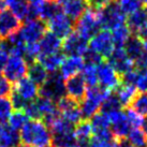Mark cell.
I'll list each match as a JSON object with an SVG mask.
<instances>
[{"label": "cell", "instance_id": "cell-1", "mask_svg": "<svg viewBox=\"0 0 147 147\" xmlns=\"http://www.w3.org/2000/svg\"><path fill=\"white\" fill-rule=\"evenodd\" d=\"M21 142L30 147H44L51 144V131L42 120H28L21 129Z\"/></svg>", "mask_w": 147, "mask_h": 147}, {"label": "cell", "instance_id": "cell-2", "mask_svg": "<svg viewBox=\"0 0 147 147\" xmlns=\"http://www.w3.org/2000/svg\"><path fill=\"white\" fill-rule=\"evenodd\" d=\"M110 92L111 90L105 89L99 85L87 87L85 97L82 100V102L80 103L83 119L89 120V118H91L96 113H98L102 102Z\"/></svg>", "mask_w": 147, "mask_h": 147}, {"label": "cell", "instance_id": "cell-3", "mask_svg": "<svg viewBox=\"0 0 147 147\" xmlns=\"http://www.w3.org/2000/svg\"><path fill=\"white\" fill-rule=\"evenodd\" d=\"M100 26L104 30H114L119 26L125 25L126 15L120 10L116 0H113L106 7L98 10Z\"/></svg>", "mask_w": 147, "mask_h": 147}, {"label": "cell", "instance_id": "cell-4", "mask_svg": "<svg viewBox=\"0 0 147 147\" xmlns=\"http://www.w3.org/2000/svg\"><path fill=\"white\" fill-rule=\"evenodd\" d=\"M39 96L57 102L65 97V81L59 71L49 74V78L43 85L39 87Z\"/></svg>", "mask_w": 147, "mask_h": 147}, {"label": "cell", "instance_id": "cell-5", "mask_svg": "<svg viewBox=\"0 0 147 147\" xmlns=\"http://www.w3.org/2000/svg\"><path fill=\"white\" fill-rule=\"evenodd\" d=\"M101 28L99 20L98 10L88 9L82 16L75 22V32L80 34L85 40L89 41Z\"/></svg>", "mask_w": 147, "mask_h": 147}, {"label": "cell", "instance_id": "cell-6", "mask_svg": "<svg viewBox=\"0 0 147 147\" xmlns=\"http://www.w3.org/2000/svg\"><path fill=\"white\" fill-rule=\"evenodd\" d=\"M88 49L99 54L103 59H107L113 53L115 44L110 30H100L90 39Z\"/></svg>", "mask_w": 147, "mask_h": 147}, {"label": "cell", "instance_id": "cell-7", "mask_svg": "<svg viewBox=\"0 0 147 147\" xmlns=\"http://www.w3.org/2000/svg\"><path fill=\"white\" fill-rule=\"evenodd\" d=\"M49 28L45 22L41 20H34V21L25 22V24L22 25L18 34L26 44H33L40 41L43 34Z\"/></svg>", "mask_w": 147, "mask_h": 147}, {"label": "cell", "instance_id": "cell-8", "mask_svg": "<svg viewBox=\"0 0 147 147\" xmlns=\"http://www.w3.org/2000/svg\"><path fill=\"white\" fill-rule=\"evenodd\" d=\"M27 71H28V63L24 58L22 56L11 55V57H9L8 62L4 67V78L11 84L12 83L15 84L18 81H21L22 78H24L25 75H27Z\"/></svg>", "mask_w": 147, "mask_h": 147}, {"label": "cell", "instance_id": "cell-9", "mask_svg": "<svg viewBox=\"0 0 147 147\" xmlns=\"http://www.w3.org/2000/svg\"><path fill=\"white\" fill-rule=\"evenodd\" d=\"M97 75H98V83L101 87L105 89H116L121 84L119 74L106 60H103L101 63L97 65Z\"/></svg>", "mask_w": 147, "mask_h": 147}, {"label": "cell", "instance_id": "cell-10", "mask_svg": "<svg viewBox=\"0 0 147 147\" xmlns=\"http://www.w3.org/2000/svg\"><path fill=\"white\" fill-rule=\"evenodd\" d=\"M57 110L60 113V116L72 125H78L81 120H83V116L80 109V103L74 101L69 97H63L59 101L56 102Z\"/></svg>", "mask_w": 147, "mask_h": 147}, {"label": "cell", "instance_id": "cell-11", "mask_svg": "<svg viewBox=\"0 0 147 147\" xmlns=\"http://www.w3.org/2000/svg\"><path fill=\"white\" fill-rule=\"evenodd\" d=\"M88 42L76 32H71L62 41V53L68 56L83 57L88 49Z\"/></svg>", "mask_w": 147, "mask_h": 147}, {"label": "cell", "instance_id": "cell-12", "mask_svg": "<svg viewBox=\"0 0 147 147\" xmlns=\"http://www.w3.org/2000/svg\"><path fill=\"white\" fill-rule=\"evenodd\" d=\"M46 24L49 31L60 39H65V37H68L74 28L73 21L67 16L62 11L52 17Z\"/></svg>", "mask_w": 147, "mask_h": 147}, {"label": "cell", "instance_id": "cell-13", "mask_svg": "<svg viewBox=\"0 0 147 147\" xmlns=\"http://www.w3.org/2000/svg\"><path fill=\"white\" fill-rule=\"evenodd\" d=\"M22 28V21L18 20L10 10L0 12V41L15 34Z\"/></svg>", "mask_w": 147, "mask_h": 147}, {"label": "cell", "instance_id": "cell-14", "mask_svg": "<svg viewBox=\"0 0 147 147\" xmlns=\"http://www.w3.org/2000/svg\"><path fill=\"white\" fill-rule=\"evenodd\" d=\"M127 26L131 33L140 39L147 37V5H144L139 11L129 15L127 18Z\"/></svg>", "mask_w": 147, "mask_h": 147}, {"label": "cell", "instance_id": "cell-15", "mask_svg": "<svg viewBox=\"0 0 147 147\" xmlns=\"http://www.w3.org/2000/svg\"><path fill=\"white\" fill-rule=\"evenodd\" d=\"M65 96L73 99L78 103H81L84 99L87 90V85L83 78L82 74H76L65 81Z\"/></svg>", "mask_w": 147, "mask_h": 147}, {"label": "cell", "instance_id": "cell-16", "mask_svg": "<svg viewBox=\"0 0 147 147\" xmlns=\"http://www.w3.org/2000/svg\"><path fill=\"white\" fill-rule=\"evenodd\" d=\"M106 61L114 68L119 76L134 68L132 59L127 55L123 47H115L111 56L106 59Z\"/></svg>", "mask_w": 147, "mask_h": 147}, {"label": "cell", "instance_id": "cell-17", "mask_svg": "<svg viewBox=\"0 0 147 147\" xmlns=\"http://www.w3.org/2000/svg\"><path fill=\"white\" fill-rule=\"evenodd\" d=\"M110 121H111V132L114 136L115 140H121L126 139L129 132H130V125L128 123L125 112L123 111H118L115 112L110 116Z\"/></svg>", "mask_w": 147, "mask_h": 147}, {"label": "cell", "instance_id": "cell-18", "mask_svg": "<svg viewBox=\"0 0 147 147\" xmlns=\"http://www.w3.org/2000/svg\"><path fill=\"white\" fill-rule=\"evenodd\" d=\"M39 43L40 47V56H45V55H51L54 53L60 52L62 47V40L57 36H55L53 32L47 30L43 34ZM39 56V57H40Z\"/></svg>", "mask_w": 147, "mask_h": 147}, {"label": "cell", "instance_id": "cell-19", "mask_svg": "<svg viewBox=\"0 0 147 147\" xmlns=\"http://www.w3.org/2000/svg\"><path fill=\"white\" fill-rule=\"evenodd\" d=\"M85 65V61L83 57L80 56H69L68 58H65L62 65L59 68V73L63 80L68 78H71L73 75L78 74L83 70Z\"/></svg>", "mask_w": 147, "mask_h": 147}, {"label": "cell", "instance_id": "cell-20", "mask_svg": "<svg viewBox=\"0 0 147 147\" xmlns=\"http://www.w3.org/2000/svg\"><path fill=\"white\" fill-rule=\"evenodd\" d=\"M13 89L27 101H34L39 96V87L28 78H22L21 81L15 83Z\"/></svg>", "mask_w": 147, "mask_h": 147}, {"label": "cell", "instance_id": "cell-21", "mask_svg": "<svg viewBox=\"0 0 147 147\" xmlns=\"http://www.w3.org/2000/svg\"><path fill=\"white\" fill-rule=\"evenodd\" d=\"M21 144V135L7 123H0V145L2 147H17Z\"/></svg>", "mask_w": 147, "mask_h": 147}, {"label": "cell", "instance_id": "cell-22", "mask_svg": "<svg viewBox=\"0 0 147 147\" xmlns=\"http://www.w3.org/2000/svg\"><path fill=\"white\" fill-rule=\"evenodd\" d=\"M74 135L78 145L89 147L90 139L92 136V129L88 119H83L74 128Z\"/></svg>", "mask_w": 147, "mask_h": 147}, {"label": "cell", "instance_id": "cell-23", "mask_svg": "<svg viewBox=\"0 0 147 147\" xmlns=\"http://www.w3.org/2000/svg\"><path fill=\"white\" fill-rule=\"evenodd\" d=\"M89 9L87 0H72L62 5L63 13L72 21H78L80 17Z\"/></svg>", "mask_w": 147, "mask_h": 147}, {"label": "cell", "instance_id": "cell-24", "mask_svg": "<svg viewBox=\"0 0 147 147\" xmlns=\"http://www.w3.org/2000/svg\"><path fill=\"white\" fill-rule=\"evenodd\" d=\"M39 20L47 23L57 13L61 12V7L56 0H44L43 2L37 5Z\"/></svg>", "mask_w": 147, "mask_h": 147}, {"label": "cell", "instance_id": "cell-25", "mask_svg": "<svg viewBox=\"0 0 147 147\" xmlns=\"http://www.w3.org/2000/svg\"><path fill=\"white\" fill-rule=\"evenodd\" d=\"M28 78L30 81H32L38 87H40L45 83V81L49 78V72L46 71L44 67L42 65L40 61H34L32 63L28 65Z\"/></svg>", "mask_w": 147, "mask_h": 147}, {"label": "cell", "instance_id": "cell-26", "mask_svg": "<svg viewBox=\"0 0 147 147\" xmlns=\"http://www.w3.org/2000/svg\"><path fill=\"white\" fill-rule=\"evenodd\" d=\"M65 55L62 52H58V53H54L51 55H45V56H40L38 58V61H40L42 65L44 67L46 71L49 73H53L59 70L60 65L65 60Z\"/></svg>", "mask_w": 147, "mask_h": 147}, {"label": "cell", "instance_id": "cell-27", "mask_svg": "<svg viewBox=\"0 0 147 147\" xmlns=\"http://www.w3.org/2000/svg\"><path fill=\"white\" fill-rule=\"evenodd\" d=\"M123 49L126 51L127 55L132 59L133 63H134V61L136 59H139V58L145 53L143 49L142 39H140V38L136 37V36L130 37V39L128 40L126 45L123 46Z\"/></svg>", "mask_w": 147, "mask_h": 147}, {"label": "cell", "instance_id": "cell-28", "mask_svg": "<svg viewBox=\"0 0 147 147\" xmlns=\"http://www.w3.org/2000/svg\"><path fill=\"white\" fill-rule=\"evenodd\" d=\"M136 92V87L131 85H126V84H120V85L116 88V97L118 98L119 102L121 106L125 107H129L131 104L133 98L135 97Z\"/></svg>", "mask_w": 147, "mask_h": 147}, {"label": "cell", "instance_id": "cell-29", "mask_svg": "<svg viewBox=\"0 0 147 147\" xmlns=\"http://www.w3.org/2000/svg\"><path fill=\"white\" fill-rule=\"evenodd\" d=\"M51 147H72L75 145L76 140L73 132H58V133H51Z\"/></svg>", "mask_w": 147, "mask_h": 147}, {"label": "cell", "instance_id": "cell-30", "mask_svg": "<svg viewBox=\"0 0 147 147\" xmlns=\"http://www.w3.org/2000/svg\"><path fill=\"white\" fill-rule=\"evenodd\" d=\"M121 104L119 102L118 98L116 97V94L113 92H110L109 96L105 98V100L102 102L101 106H100V112L103 114L110 116L111 114H113L115 112H118L121 111Z\"/></svg>", "mask_w": 147, "mask_h": 147}, {"label": "cell", "instance_id": "cell-31", "mask_svg": "<svg viewBox=\"0 0 147 147\" xmlns=\"http://www.w3.org/2000/svg\"><path fill=\"white\" fill-rule=\"evenodd\" d=\"M90 125H91V129H92V133L94 132H100V131L110 130L111 121L110 117L107 115L103 114V113H96V114L90 118Z\"/></svg>", "mask_w": 147, "mask_h": 147}, {"label": "cell", "instance_id": "cell-32", "mask_svg": "<svg viewBox=\"0 0 147 147\" xmlns=\"http://www.w3.org/2000/svg\"><path fill=\"white\" fill-rule=\"evenodd\" d=\"M112 37L115 47H123L131 37V31L127 25H121L118 28L112 30Z\"/></svg>", "mask_w": 147, "mask_h": 147}, {"label": "cell", "instance_id": "cell-33", "mask_svg": "<svg viewBox=\"0 0 147 147\" xmlns=\"http://www.w3.org/2000/svg\"><path fill=\"white\" fill-rule=\"evenodd\" d=\"M130 105L138 114L147 117V92H138Z\"/></svg>", "mask_w": 147, "mask_h": 147}, {"label": "cell", "instance_id": "cell-34", "mask_svg": "<svg viewBox=\"0 0 147 147\" xmlns=\"http://www.w3.org/2000/svg\"><path fill=\"white\" fill-rule=\"evenodd\" d=\"M82 76L88 87L98 85V75H97V65L86 63L82 70Z\"/></svg>", "mask_w": 147, "mask_h": 147}, {"label": "cell", "instance_id": "cell-35", "mask_svg": "<svg viewBox=\"0 0 147 147\" xmlns=\"http://www.w3.org/2000/svg\"><path fill=\"white\" fill-rule=\"evenodd\" d=\"M28 116L26 115L24 111H15L9 117L8 125L14 130H21L22 128L28 123Z\"/></svg>", "mask_w": 147, "mask_h": 147}, {"label": "cell", "instance_id": "cell-36", "mask_svg": "<svg viewBox=\"0 0 147 147\" xmlns=\"http://www.w3.org/2000/svg\"><path fill=\"white\" fill-rule=\"evenodd\" d=\"M128 141L133 147H146L147 136L141 128H135L130 130L128 134Z\"/></svg>", "mask_w": 147, "mask_h": 147}, {"label": "cell", "instance_id": "cell-37", "mask_svg": "<svg viewBox=\"0 0 147 147\" xmlns=\"http://www.w3.org/2000/svg\"><path fill=\"white\" fill-rule=\"evenodd\" d=\"M125 15H131L142 8V0H116Z\"/></svg>", "mask_w": 147, "mask_h": 147}, {"label": "cell", "instance_id": "cell-38", "mask_svg": "<svg viewBox=\"0 0 147 147\" xmlns=\"http://www.w3.org/2000/svg\"><path fill=\"white\" fill-rule=\"evenodd\" d=\"M12 103L8 97H0V123H5L12 114Z\"/></svg>", "mask_w": 147, "mask_h": 147}, {"label": "cell", "instance_id": "cell-39", "mask_svg": "<svg viewBox=\"0 0 147 147\" xmlns=\"http://www.w3.org/2000/svg\"><path fill=\"white\" fill-rule=\"evenodd\" d=\"M125 115H126L127 119H128V123L130 125L131 128H140L142 127V123H143V116H141L140 114H138L135 111H133L131 107H126V112H125Z\"/></svg>", "mask_w": 147, "mask_h": 147}, {"label": "cell", "instance_id": "cell-40", "mask_svg": "<svg viewBox=\"0 0 147 147\" xmlns=\"http://www.w3.org/2000/svg\"><path fill=\"white\" fill-rule=\"evenodd\" d=\"M10 101L12 103V107L15 111H24L26 106L30 101H27L20 94H17L15 90L12 88V91L10 94Z\"/></svg>", "mask_w": 147, "mask_h": 147}, {"label": "cell", "instance_id": "cell-41", "mask_svg": "<svg viewBox=\"0 0 147 147\" xmlns=\"http://www.w3.org/2000/svg\"><path fill=\"white\" fill-rule=\"evenodd\" d=\"M139 72H140V70L133 68V69H131L130 71H128V72H126V73H123V75H120L121 84L135 86L136 80H138V78H139Z\"/></svg>", "mask_w": 147, "mask_h": 147}, {"label": "cell", "instance_id": "cell-42", "mask_svg": "<svg viewBox=\"0 0 147 147\" xmlns=\"http://www.w3.org/2000/svg\"><path fill=\"white\" fill-rule=\"evenodd\" d=\"M24 112L26 113V115L28 116V118H30L31 120H41V114L38 110L37 105L34 101H30V102L27 104L26 109L24 110Z\"/></svg>", "mask_w": 147, "mask_h": 147}, {"label": "cell", "instance_id": "cell-43", "mask_svg": "<svg viewBox=\"0 0 147 147\" xmlns=\"http://www.w3.org/2000/svg\"><path fill=\"white\" fill-rule=\"evenodd\" d=\"M83 59H84V61H86V63H91V65H98L99 63H101L103 61V58L99 54H97L96 52L89 49H87V52L83 55Z\"/></svg>", "mask_w": 147, "mask_h": 147}, {"label": "cell", "instance_id": "cell-44", "mask_svg": "<svg viewBox=\"0 0 147 147\" xmlns=\"http://www.w3.org/2000/svg\"><path fill=\"white\" fill-rule=\"evenodd\" d=\"M136 89L140 90V92H147V68L140 70L139 78L135 83Z\"/></svg>", "mask_w": 147, "mask_h": 147}, {"label": "cell", "instance_id": "cell-45", "mask_svg": "<svg viewBox=\"0 0 147 147\" xmlns=\"http://www.w3.org/2000/svg\"><path fill=\"white\" fill-rule=\"evenodd\" d=\"M12 84L0 73V97H8L12 91Z\"/></svg>", "mask_w": 147, "mask_h": 147}, {"label": "cell", "instance_id": "cell-46", "mask_svg": "<svg viewBox=\"0 0 147 147\" xmlns=\"http://www.w3.org/2000/svg\"><path fill=\"white\" fill-rule=\"evenodd\" d=\"M112 1L113 0H87L89 9H94V10H101Z\"/></svg>", "mask_w": 147, "mask_h": 147}, {"label": "cell", "instance_id": "cell-47", "mask_svg": "<svg viewBox=\"0 0 147 147\" xmlns=\"http://www.w3.org/2000/svg\"><path fill=\"white\" fill-rule=\"evenodd\" d=\"M8 60H9V53L5 52L3 49L0 47V72L4 70V67L7 65Z\"/></svg>", "mask_w": 147, "mask_h": 147}, {"label": "cell", "instance_id": "cell-48", "mask_svg": "<svg viewBox=\"0 0 147 147\" xmlns=\"http://www.w3.org/2000/svg\"><path fill=\"white\" fill-rule=\"evenodd\" d=\"M114 147H133L130 144V142L126 139H121V140H115Z\"/></svg>", "mask_w": 147, "mask_h": 147}, {"label": "cell", "instance_id": "cell-49", "mask_svg": "<svg viewBox=\"0 0 147 147\" xmlns=\"http://www.w3.org/2000/svg\"><path fill=\"white\" fill-rule=\"evenodd\" d=\"M142 128H143L142 130L144 131V133H145V134H146V136H147V117L143 120V123H142Z\"/></svg>", "mask_w": 147, "mask_h": 147}, {"label": "cell", "instance_id": "cell-50", "mask_svg": "<svg viewBox=\"0 0 147 147\" xmlns=\"http://www.w3.org/2000/svg\"><path fill=\"white\" fill-rule=\"evenodd\" d=\"M44 0H28V2L30 4H32V5H39V4L43 2Z\"/></svg>", "mask_w": 147, "mask_h": 147}, {"label": "cell", "instance_id": "cell-51", "mask_svg": "<svg viewBox=\"0 0 147 147\" xmlns=\"http://www.w3.org/2000/svg\"><path fill=\"white\" fill-rule=\"evenodd\" d=\"M142 42H143V49H144V52L147 54V37L143 38L142 39Z\"/></svg>", "mask_w": 147, "mask_h": 147}, {"label": "cell", "instance_id": "cell-52", "mask_svg": "<svg viewBox=\"0 0 147 147\" xmlns=\"http://www.w3.org/2000/svg\"><path fill=\"white\" fill-rule=\"evenodd\" d=\"M58 3L60 4V5H65V3H68L70 1H72V0H56Z\"/></svg>", "mask_w": 147, "mask_h": 147}, {"label": "cell", "instance_id": "cell-53", "mask_svg": "<svg viewBox=\"0 0 147 147\" xmlns=\"http://www.w3.org/2000/svg\"><path fill=\"white\" fill-rule=\"evenodd\" d=\"M3 1L5 2V4H7V5H10V4L12 3L14 0H3Z\"/></svg>", "mask_w": 147, "mask_h": 147}, {"label": "cell", "instance_id": "cell-54", "mask_svg": "<svg viewBox=\"0 0 147 147\" xmlns=\"http://www.w3.org/2000/svg\"><path fill=\"white\" fill-rule=\"evenodd\" d=\"M17 147H30V146H28V145H26V144H23V143H21L20 145Z\"/></svg>", "mask_w": 147, "mask_h": 147}, {"label": "cell", "instance_id": "cell-55", "mask_svg": "<svg viewBox=\"0 0 147 147\" xmlns=\"http://www.w3.org/2000/svg\"><path fill=\"white\" fill-rule=\"evenodd\" d=\"M72 147H84V146H81V145H78V144H75V145L72 146Z\"/></svg>", "mask_w": 147, "mask_h": 147}, {"label": "cell", "instance_id": "cell-56", "mask_svg": "<svg viewBox=\"0 0 147 147\" xmlns=\"http://www.w3.org/2000/svg\"><path fill=\"white\" fill-rule=\"evenodd\" d=\"M44 147H51V146H49H49H44Z\"/></svg>", "mask_w": 147, "mask_h": 147}, {"label": "cell", "instance_id": "cell-57", "mask_svg": "<svg viewBox=\"0 0 147 147\" xmlns=\"http://www.w3.org/2000/svg\"><path fill=\"white\" fill-rule=\"evenodd\" d=\"M146 147H147V144H146Z\"/></svg>", "mask_w": 147, "mask_h": 147}]
</instances>
